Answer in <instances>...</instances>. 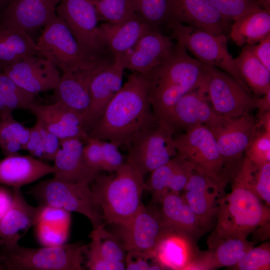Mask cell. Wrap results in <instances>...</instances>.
<instances>
[{"label": "cell", "mask_w": 270, "mask_h": 270, "mask_svg": "<svg viewBox=\"0 0 270 270\" xmlns=\"http://www.w3.org/2000/svg\"><path fill=\"white\" fill-rule=\"evenodd\" d=\"M208 128L228 168L246 152L256 133L257 124L250 113L236 118H224L217 125Z\"/></svg>", "instance_id": "15"}, {"label": "cell", "mask_w": 270, "mask_h": 270, "mask_svg": "<svg viewBox=\"0 0 270 270\" xmlns=\"http://www.w3.org/2000/svg\"><path fill=\"white\" fill-rule=\"evenodd\" d=\"M230 32L238 46L256 44L270 34V12L260 8L246 12L234 20Z\"/></svg>", "instance_id": "33"}, {"label": "cell", "mask_w": 270, "mask_h": 270, "mask_svg": "<svg viewBox=\"0 0 270 270\" xmlns=\"http://www.w3.org/2000/svg\"><path fill=\"white\" fill-rule=\"evenodd\" d=\"M238 178L242 184L252 190L270 206V162L258 166L245 158L239 169Z\"/></svg>", "instance_id": "37"}, {"label": "cell", "mask_w": 270, "mask_h": 270, "mask_svg": "<svg viewBox=\"0 0 270 270\" xmlns=\"http://www.w3.org/2000/svg\"><path fill=\"white\" fill-rule=\"evenodd\" d=\"M36 44L40 56L62 73L92 68L114 58L110 55L96 56L88 52L57 15L44 26Z\"/></svg>", "instance_id": "5"}, {"label": "cell", "mask_w": 270, "mask_h": 270, "mask_svg": "<svg viewBox=\"0 0 270 270\" xmlns=\"http://www.w3.org/2000/svg\"><path fill=\"white\" fill-rule=\"evenodd\" d=\"M13 189L12 204L0 221V248L18 243V241L42 218L48 206L29 204L20 188Z\"/></svg>", "instance_id": "19"}, {"label": "cell", "mask_w": 270, "mask_h": 270, "mask_svg": "<svg viewBox=\"0 0 270 270\" xmlns=\"http://www.w3.org/2000/svg\"><path fill=\"white\" fill-rule=\"evenodd\" d=\"M170 36L152 30L143 36L130 50L120 55L124 69L144 74L166 56L174 43Z\"/></svg>", "instance_id": "25"}, {"label": "cell", "mask_w": 270, "mask_h": 270, "mask_svg": "<svg viewBox=\"0 0 270 270\" xmlns=\"http://www.w3.org/2000/svg\"><path fill=\"white\" fill-rule=\"evenodd\" d=\"M98 228L93 230L90 236L92 241L86 252L87 256L86 267L90 270H123L125 264L106 260L102 255L98 244Z\"/></svg>", "instance_id": "42"}, {"label": "cell", "mask_w": 270, "mask_h": 270, "mask_svg": "<svg viewBox=\"0 0 270 270\" xmlns=\"http://www.w3.org/2000/svg\"><path fill=\"white\" fill-rule=\"evenodd\" d=\"M30 128L15 120L11 112H0V148L6 156L25 150Z\"/></svg>", "instance_id": "36"}, {"label": "cell", "mask_w": 270, "mask_h": 270, "mask_svg": "<svg viewBox=\"0 0 270 270\" xmlns=\"http://www.w3.org/2000/svg\"><path fill=\"white\" fill-rule=\"evenodd\" d=\"M88 245L63 244L30 248L18 244L0 248V270H83Z\"/></svg>", "instance_id": "6"}, {"label": "cell", "mask_w": 270, "mask_h": 270, "mask_svg": "<svg viewBox=\"0 0 270 270\" xmlns=\"http://www.w3.org/2000/svg\"><path fill=\"white\" fill-rule=\"evenodd\" d=\"M144 75L134 72L106 106L89 138L128 148L141 132L157 125Z\"/></svg>", "instance_id": "1"}, {"label": "cell", "mask_w": 270, "mask_h": 270, "mask_svg": "<svg viewBox=\"0 0 270 270\" xmlns=\"http://www.w3.org/2000/svg\"><path fill=\"white\" fill-rule=\"evenodd\" d=\"M135 13L154 30H168L171 17L170 0H132Z\"/></svg>", "instance_id": "38"}, {"label": "cell", "mask_w": 270, "mask_h": 270, "mask_svg": "<svg viewBox=\"0 0 270 270\" xmlns=\"http://www.w3.org/2000/svg\"><path fill=\"white\" fill-rule=\"evenodd\" d=\"M231 192L219 202L214 230L208 239L209 248L228 238H247L258 228L270 225L269 206L255 193L232 181Z\"/></svg>", "instance_id": "3"}, {"label": "cell", "mask_w": 270, "mask_h": 270, "mask_svg": "<svg viewBox=\"0 0 270 270\" xmlns=\"http://www.w3.org/2000/svg\"><path fill=\"white\" fill-rule=\"evenodd\" d=\"M236 67L250 90L258 96L270 90V70L256 56L252 45H245L234 58Z\"/></svg>", "instance_id": "34"}, {"label": "cell", "mask_w": 270, "mask_h": 270, "mask_svg": "<svg viewBox=\"0 0 270 270\" xmlns=\"http://www.w3.org/2000/svg\"><path fill=\"white\" fill-rule=\"evenodd\" d=\"M224 22L230 23L248 12L263 9L257 0H209Z\"/></svg>", "instance_id": "41"}, {"label": "cell", "mask_w": 270, "mask_h": 270, "mask_svg": "<svg viewBox=\"0 0 270 270\" xmlns=\"http://www.w3.org/2000/svg\"><path fill=\"white\" fill-rule=\"evenodd\" d=\"M192 240L183 232L168 229L157 246L153 262L162 269L186 270L198 252Z\"/></svg>", "instance_id": "29"}, {"label": "cell", "mask_w": 270, "mask_h": 270, "mask_svg": "<svg viewBox=\"0 0 270 270\" xmlns=\"http://www.w3.org/2000/svg\"><path fill=\"white\" fill-rule=\"evenodd\" d=\"M54 171L53 166L32 156H6L0 160V184L21 188Z\"/></svg>", "instance_id": "30"}, {"label": "cell", "mask_w": 270, "mask_h": 270, "mask_svg": "<svg viewBox=\"0 0 270 270\" xmlns=\"http://www.w3.org/2000/svg\"><path fill=\"white\" fill-rule=\"evenodd\" d=\"M2 71L26 92L36 94L54 90L60 76L58 68L40 56H30L10 64Z\"/></svg>", "instance_id": "16"}, {"label": "cell", "mask_w": 270, "mask_h": 270, "mask_svg": "<svg viewBox=\"0 0 270 270\" xmlns=\"http://www.w3.org/2000/svg\"><path fill=\"white\" fill-rule=\"evenodd\" d=\"M124 70L121 56L100 68L90 84V105L86 120L88 134L102 116L106 106L122 87Z\"/></svg>", "instance_id": "17"}, {"label": "cell", "mask_w": 270, "mask_h": 270, "mask_svg": "<svg viewBox=\"0 0 270 270\" xmlns=\"http://www.w3.org/2000/svg\"><path fill=\"white\" fill-rule=\"evenodd\" d=\"M247 238H228L219 240L209 250L197 252L186 270H212L236 265L253 247Z\"/></svg>", "instance_id": "28"}, {"label": "cell", "mask_w": 270, "mask_h": 270, "mask_svg": "<svg viewBox=\"0 0 270 270\" xmlns=\"http://www.w3.org/2000/svg\"><path fill=\"white\" fill-rule=\"evenodd\" d=\"M260 123L264 128V130L270 132V112H266L259 116Z\"/></svg>", "instance_id": "54"}, {"label": "cell", "mask_w": 270, "mask_h": 270, "mask_svg": "<svg viewBox=\"0 0 270 270\" xmlns=\"http://www.w3.org/2000/svg\"><path fill=\"white\" fill-rule=\"evenodd\" d=\"M25 150L28 151L32 156L44 159V140L40 124L36 122V124L30 128V138Z\"/></svg>", "instance_id": "48"}, {"label": "cell", "mask_w": 270, "mask_h": 270, "mask_svg": "<svg viewBox=\"0 0 270 270\" xmlns=\"http://www.w3.org/2000/svg\"><path fill=\"white\" fill-rule=\"evenodd\" d=\"M28 192L42 204L83 214L90 220L93 230L105 224L90 184L69 182L54 177L40 182Z\"/></svg>", "instance_id": "8"}, {"label": "cell", "mask_w": 270, "mask_h": 270, "mask_svg": "<svg viewBox=\"0 0 270 270\" xmlns=\"http://www.w3.org/2000/svg\"><path fill=\"white\" fill-rule=\"evenodd\" d=\"M118 238L126 253L152 260L164 234L170 228L163 223L160 211L142 204L126 224L118 226Z\"/></svg>", "instance_id": "12"}, {"label": "cell", "mask_w": 270, "mask_h": 270, "mask_svg": "<svg viewBox=\"0 0 270 270\" xmlns=\"http://www.w3.org/2000/svg\"><path fill=\"white\" fill-rule=\"evenodd\" d=\"M154 30L136 14L117 23L98 25L97 38L102 48L114 58L122 55L144 34Z\"/></svg>", "instance_id": "24"}, {"label": "cell", "mask_w": 270, "mask_h": 270, "mask_svg": "<svg viewBox=\"0 0 270 270\" xmlns=\"http://www.w3.org/2000/svg\"><path fill=\"white\" fill-rule=\"evenodd\" d=\"M105 224L98 227V244L102 256L112 262L125 263L126 251L118 238L104 228Z\"/></svg>", "instance_id": "43"}, {"label": "cell", "mask_w": 270, "mask_h": 270, "mask_svg": "<svg viewBox=\"0 0 270 270\" xmlns=\"http://www.w3.org/2000/svg\"><path fill=\"white\" fill-rule=\"evenodd\" d=\"M40 126L44 140V159L54 160L56 153L60 148V139L46 130L41 124Z\"/></svg>", "instance_id": "49"}, {"label": "cell", "mask_w": 270, "mask_h": 270, "mask_svg": "<svg viewBox=\"0 0 270 270\" xmlns=\"http://www.w3.org/2000/svg\"><path fill=\"white\" fill-rule=\"evenodd\" d=\"M227 183L196 170L194 168L182 194L204 229L216 218L219 202L224 194Z\"/></svg>", "instance_id": "14"}, {"label": "cell", "mask_w": 270, "mask_h": 270, "mask_svg": "<svg viewBox=\"0 0 270 270\" xmlns=\"http://www.w3.org/2000/svg\"><path fill=\"white\" fill-rule=\"evenodd\" d=\"M2 71V66L0 65V72Z\"/></svg>", "instance_id": "57"}, {"label": "cell", "mask_w": 270, "mask_h": 270, "mask_svg": "<svg viewBox=\"0 0 270 270\" xmlns=\"http://www.w3.org/2000/svg\"><path fill=\"white\" fill-rule=\"evenodd\" d=\"M102 152V170L110 172H116L126 162L118 150V147L114 143L101 140Z\"/></svg>", "instance_id": "46"}, {"label": "cell", "mask_w": 270, "mask_h": 270, "mask_svg": "<svg viewBox=\"0 0 270 270\" xmlns=\"http://www.w3.org/2000/svg\"><path fill=\"white\" fill-rule=\"evenodd\" d=\"M263 96L262 98H258L256 108L258 110V116L270 112V90Z\"/></svg>", "instance_id": "53"}, {"label": "cell", "mask_w": 270, "mask_h": 270, "mask_svg": "<svg viewBox=\"0 0 270 270\" xmlns=\"http://www.w3.org/2000/svg\"><path fill=\"white\" fill-rule=\"evenodd\" d=\"M206 64V82L210 103L224 118L239 117L256 108L258 98L236 80L214 66Z\"/></svg>", "instance_id": "11"}, {"label": "cell", "mask_w": 270, "mask_h": 270, "mask_svg": "<svg viewBox=\"0 0 270 270\" xmlns=\"http://www.w3.org/2000/svg\"><path fill=\"white\" fill-rule=\"evenodd\" d=\"M4 0H0V13L4 7Z\"/></svg>", "instance_id": "56"}, {"label": "cell", "mask_w": 270, "mask_h": 270, "mask_svg": "<svg viewBox=\"0 0 270 270\" xmlns=\"http://www.w3.org/2000/svg\"><path fill=\"white\" fill-rule=\"evenodd\" d=\"M148 260L137 256L126 253L125 259L126 270H162L156 263L150 264Z\"/></svg>", "instance_id": "50"}, {"label": "cell", "mask_w": 270, "mask_h": 270, "mask_svg": "<svg viewBox=\"0 0 270 270\" xmlns=\"http://www.w3.org/2000/svg\"><path fill=\"white\" fill-rule=\"evenodd\" d=\"M170 4L172 20L218 34L230 32V26L209 0H170Z\"/></svg>", "instance_id": "26"}, {"label": "cell", "mask_w": 270, "mask_h": 270, "mask_svg": "<svg viewBox=\"0 0 270 270\" xmlns=\"http://www.w3.org/2000/svg\"><path fill=\"white\" fill-rule=\"evenodd\" d=\"M84 146V156L87 164L92 170L99 172L102 170V152L101 140L90 138Z\"/></svg>", "instance_id": "47"}, {"label": "cell", "mask_w": 270, "mask_h": 270, "mask_svg": "<svg viewBox=\"0 0 270 270\" xmlns=\"http://www.w3.org/2000/svg\"><path fill=\"white\" fill-rule=\"evenodd\" d=\"M57 16L68 26L80 45L90 54L96 56L109 55L97 38L99 22L91 0H61Z\"/></svg>", "instance_id": "13"}, {"label": "cell", "mask_w": 270, "mask_h": 270, "mask_svg": "<svg viewBox=\"0 0 270 270\" xmlns=\"http://www.w3.org/2000/svg\"><path fill=\"white\" fill-rule=\"evenodd\" d=\"M91 0L98 20L104 22H119L136 14L132 0Z\"/></svg>", "instance_id": "40"}, {"label": "cell", "mask_w": 270, "mask_h": 270, "mask_svg": "<svg viewBox=\"0 0 270 270\" xmlns=\"http://www.w3.org/2000/svg\"><path fill=\"white\" fill-rule=\"evenodd\" d=\"M28 110L37 122L60 140L77 138L86 142L89 138L84 118L58 102L50 104L35 102Z\"/></svg>", "instance_id": "21"}, {"label": "cell", "mask_w": 270, "mask_h": 270, "mask_svg": "<svg viewBox=\"0 0 270 270\" xmlns=\"http://www.w3.org/2000/svg\"><path fill=\"white\" fill-rule=\"evenodd\" d=\"M206 72V64L192 58L183 44L176 41L159 63L143 74L148 100L158 122H168L175 104L202 84Z\"/></svg>", "instance_id": "2"}, {"label": "cell", "mask_w": 270, "mask_h": 270, "mask_svg": "<svg viewBox=\"0 0 270 270\" xmlns=\"http://www.w3.org/2000/svg\"><path fill=\"white\" fill-rule=\"evenodd\" d=\"M252 50L258 60L270 70V34L252 45Z\"/></svg>", "instance_id": "51"}, {"label": "cell", "mask_w": 270, "mask_h": 270, "mask_svg": "<svg viewBox=\"0 0 270 270\" xmlns=\"http://www.w3.org/2000/svg\"><path fill=\"white\" fill-rule=\"evenodd\" d=\"M178 152L182 154L198 171L222 182H228L232 174L219 152L216 140L210 129L196 124L174 136Z\"/></svg>", "instance_id": "9"}, {"label": "cell", "mask_w": 270, "mask_h": 270, "mask_svg": "<svg viewBox=\"0 0 270 270\" xmlns=\"http://www.w3.org/2000/svg\"><path fill=\"white\" fill-rule=\"evenodd\" d=\"M82 141L77 138L60 140V148L54 160L55 178L90 185L94 182L99 172L87 164L84 156Z\"/></svg>", "instance_id": "23"}, {"label": "cell", "mask_w": 270, "mask_h": 270, "mask_svg": "<svg viewBox=\"0 0 270 270\" xmlns=\"http://www.w3.org/2000/svg\"><path fill=\"white\" fill-rule=\"evenodd\" d=\"M232 268L238 270H268L270 268L269 242L252 247L244 258Z\"/></svg>", "instance_id": "44"}, {"label": "cell", "mask_w": 270, "mask_h": 270, "mask_svg": "<svg viewBox=\"0 0 270 270\" xmlns=\"http://www.w3.org/2000/svg\"><path fill=\"white\" fill-rule=\"evenodd\" d=\"M35 102V95L20 88L2 71L0 72V112L29 109Z\"/></svg>", "instance_id": "39"}, {"label": "cell", "mask_w": 270, "mask_h": 270, "mask_svg": "<svg viewBox=\"0 0 270 270\" xmlns=\"http://www.w3.org/2000/svg\"><path fill=\"white\" fill-rule=\"evenodd\" d=\"M174 128L168 122L157 125L137 135L127 148L126 162L142 176L167 163L178 154Z\"/></svg>", "instance_id": "10"}, {"label": "cell", "mask_w": 270, "mask_h": 270, "mask_svg": "<svg viewBox=\"0 0 270 270\" xmlns=\"http://www.w3.org/2000/svg\"><path fill=\"white\" fill-rule=\"evenodd\" d=\"M60 0H12L0 14V22L34 32L56 16Z\"/></svg>", "instance_id": "22"}, {"label": "cell", "mask_w": 270, "mask_h": 270, "mask_svg": "<svg viewBox=\"0 0 270 270\" xmlns=\"http://www.w3.org/2000/svg\"><path fill=\"white\" fill-rule=\"evenodd\" d=\"M260 6L265 10L270 12V0H257Z\"/></svg>", "instance_id": "55"}, {"label": "cell", "mask_w": 270, "mask_h": 270, "mask_svg": "<svg viewBox=\"0 0 270 270\" xmlns=\"http://www.w3.org/2000/svg\"><path fill=\"white\" fill-rule=\"evenodd\" d=\"M113 60L104 62L90 69L62 73L54 89L55 102L80 116L85 124L90 105L91 80L100 68Z\"/></svg>", "instance_id": "20"}, {"label": "cell", "mask_w": 270, "mask_h": 270, "mask_svg": "<svg viewBox=\"0 0 270 270\" xmlns=\"http://www.w3.org/2000/svg\"><path fill=\"white\" fill-rule=\"evenodd\" d=\"M13 200V192L0 186V221L10 208Z\"/></svg>", "instance_id": "52"}, {"label": "cell", "mask_w": 270, "mask_h": 270, "mask_svg": "<svg viewBox=\"0 0 270 270\" xmlns=\"http://www.w3.org/2000/svg\"><path fill=\"white\" fill-rule=\"evenodd\" d=\"M34 55L40 56V50L28 32L0 22V65L15 63Z\"/></svg>", "instance_id": "32"}, {"label": "cell", "mask_w": 270, "mask_h": 270, "mask_svg": "<svg viewBox=\"0 0 270 270\" xmlns=\"http://www.w3.org/2000/svg\"><path fill=\"white\" fill-rule=\"evenodd\" d=\"M116 173L115 177L98 174L90 186L104 223L120 226L131 219L143 204L145 182L144 176L126 162Z\"/></svg>", "instance_id": "4"}, {"label": "cell", "mask_w": 270, "mask_h": 270, "mask_svg": "<svg viewBox=\"0 0 270 270\" xmlns=\"http://www.w3.org/2000/svg\"><path fill=\"white\" fill-rule=\"evenodd\" d=\"M245 152L246 157L256 165L270 162V132H256Z\"/></svg>", "instance_id": "45"}, {"label": "cell", "mask_w": 270, "mask_h": 270, "mask_svg": "<svg viewBox=\"0 0 270 270\" xmlns=\"http://www.w3.org/2000/svg\"><path fill=\"white\" fill-rule=\"evenodd\" d=\"M171 37L183 44L200 62L214 66L236 80L244 88L250 91L239 72L228 48V38L184 24L176 20L168 24Z\"/></svg>", "instance_id": "7"}, {"label": "cell", "mask_w": 270, "mask_h": 270, "mask_svg": "<svg viewBox=\"0 0 270 270\" xmlns=\"http://www.w3.org/2000/svg\"><path fill=\"white\" fill-rule=\"evenodd\" d=\"M70 223L68 212L48 206L42 218L36 225L38 240L46 246L64 244Z\"/></svg>", "instance_id": "35"}, {"label": "cell", "mask_w": 270, "mask_h": 270, "mask_svg": "<svg viewBox=\"0 0 270 270\" xmlns=\"http://www.w3.org/2000/svg\"><path fill=\"white\" fill-rule=\"evenodd\" d=\"M210 103L206 76L200 86L188 92L177 102L168 122L176 131L196 124L208 127L215 126L224 118L214 112Z\"/></svg>", "instance_id": "18"}, {"label": "cell", "mask_w": 270, "mask_h": 270, "mask_svg": "<svg viewBox=\"0 0 270 270\" xmlns=\"http://www.w3.org/2000/svg\"><path fill=\"white\" fill-rule=\"evenodd\" d=\"M160 204L162 220L168 228L183 232L192 240L204 232L205 229L180 194L168 192Z\"/></svg>", "instance_id": "31"}, {"label": "cell", "mask_w": 270, "mask_h": 270, "mask_svg": "<svg viewBox=\"0 0 270 270\" xmlns=\"http://www.w3.org/2000/svg\"><path fill=\"white\" fill-rule=\"evenodd\" d=\"M194 169V166L178 152L167 163L152 172L145 182V189L151 192L152 202L160 203L168 192L180 194Z\"/></svg>", "instance_id": "27"}]
</instances>
